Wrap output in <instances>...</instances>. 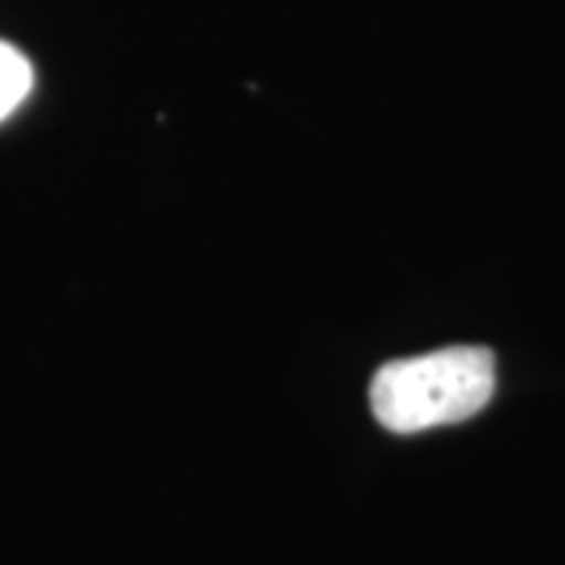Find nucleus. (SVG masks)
<instances>
[{
	"mask_svg": "<svg viewBox=\"0 0 565 565\" xmlns=\"http://www.w3.org/2000/svg\"><path fill=\"white\" fill-rule=\"evenodd\" d=\"M32 63L13 44L0 41V120H7L32 92Z\"/></svg>",
	"mask_w": 565,
	"mask_h": 565,
	"instance_id": "obj_2",
	"label": "nucleus"
},
{
	"mask_svg": "<svg viewBox=\"0 0 565 565\" xmlns=\"http://www.w3.org/2000/svg\"><path fill=\"white\" fill-rule=\"evenodd\" d=\"M497 390V359L484 345H449L384 364L371 384V412L393 434L468 422Z\"/></svg>",
	"mask_w": 565,
	"mask_h": 565,
	"instance_id": "obj_1",
	"label": "nucleus"
}]
</instances>
